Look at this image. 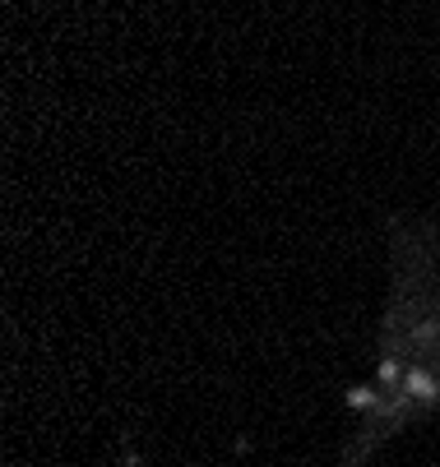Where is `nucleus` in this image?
<instances>
[{
  "label": "nucleus",
  "mask_w": 440,
  "mask_h": 467,
  "mask_svg": "<svg viewBox=\"0 0 440 467\" xmlns=\"http://www.w3.org/2000/svg\"><path fill=\"white\" fill-rule=\"evenodd\" d=\"M394 301L385 315V417L440 403V232L394 218Z\"/></svg>",
  "instance_id": "f257e3e1"
}]
</instances>
